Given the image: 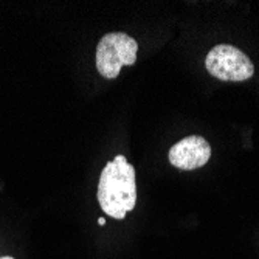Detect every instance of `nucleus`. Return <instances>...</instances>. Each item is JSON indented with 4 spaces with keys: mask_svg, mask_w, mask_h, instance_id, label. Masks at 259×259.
<instances>
[{
    "mask_svg": "<svg viewBox=\"0 0 259 259\" xmlns=\"http://www.w3.org/2000/svg\"><path fill=\"white\" fill-rule=\"evenodd\" d=\"M138 44L126 33H107L97 47V68L106 79H115L124 65H134L137 61Z\"/></svg>",
    "mask_w": 259,
    "mask_h": 259,
    "instance_id": "obj_2",
    "label": "nucleus"
},
{
    "mask_svg": "<svg viewBox=\"0 0 259 259\" xmlns=\"http://www.w3.org/2000/svg\"><path fill=\"white\" fill-rule=\"evenodd\" d=\"M98 202L101 209L113 219H124L137 203L135 169L124 155L109 161L100 176Z\"/></svg>",
    "mask_w": 259,
    "mask_h": 259,
    "instance_id": "obj_1",
    "label": "nucleus"
},
{
    "mask_svg": "<svg viewBox=\"0 0 259 259\" xmlns=\"http://www.w3.org/2000/svg\"><path fill=\"white\" fill-rule=\"evenodd\" d=\"M0 259H14V257H11V256H2Z\"/></svg>",
    "mask_w": 259,
    "mask_h": 259,
    "instance_id": "obj_6",
    "label": "nucleus"
},
{
    "mask_svg": "<svg viewBox=\"0 0 259 259\" xmlns=\"http://www.w3.org/2000/svg\"><path fill=\"white\" fill-rule=\"evenodd\" d=\"M205 67L211 76L221 81L242 82L254 75V65L239 49L228 44H219L205 58Z\"/></svg>",
    "mask_w": 259,
    "mask_h": 259,
    "instance_id": "obj_3",
    "label": "nucleus"
},
{
    "mask_svg": "<svg viewBox=\"0 0 259 259\" xmlns=\"http://www.w3.org/2000/svg\"><path fill=\"white\" fill-rule=\"evenodd\" d=\"M98 224H100V225H106V219H104V218H100V219H98Z\"/></svg>",
    "mask_w": 259,
    "mask_h": 259,
    "instance_id": "obj_5",
    "label": "nucleus"
},
{
    "mask_svg": "<svg viewBox=\"0 0 259 259\" xmlns=\"http://www.w3.org/2000/svg\"><path fill=\"white\" fill-rule=\"evenodd\" d=\"M211 157V146L203 137L191 135L180 140L169 151V161L172 166L193 171L202 168Z\"/></svg>",
    "mask_w": 259,
    "mask_h": 259,
    "instance_id": "obj_4",
    "label": "nucleus"
}]
</instances>
